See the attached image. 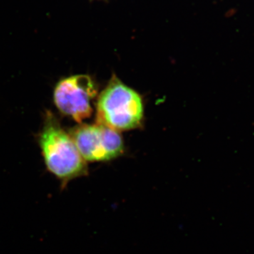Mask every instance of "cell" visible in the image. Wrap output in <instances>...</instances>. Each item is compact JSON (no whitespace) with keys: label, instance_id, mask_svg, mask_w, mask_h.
<instances>
[{"label":"cell","instance_id":"1","mask_svg":"<svg viewBox=\"0 0 254 254\" xmlns=\"http://www.w3.org/2000/svg\"><path fill=\"white\" fill-rule=\"evenodd\" d=\"M39 143L47 169L59 180L62 190L71 180L88 175L86 160L53 114L47 115Z\"/></svg>","mask_w":254,"mask_h":254},{"label":"cell","instance_id":"2","mask_svg":"<svg viewBox=\"0 0 254 254\" xmlns=\"http://www.w3.org/2000/svg\"><path fill=\"white\" fill-rule=\"evenodd\" d=\"M143 117L140 95L113 76L98 98L97 123L124 131L139 127Z\"/></svg>","mask_w":254,"mask_h":254},{"label":"cell","instance_id":"3","mask_svg":"<svg viewBox=\"0 0 254 254\" xmlns=\"http://www.w3.org/2000/svg\"><path fill=\"white\" fill-rule=\"evenodd\" d=\"M97 91L96 85L89 76L75 75L57 83L53 99L60 113L81 123L93 113L91 103Z\"/></svg>","mask_w":254,"mask_h":254},{"label":"cell","instance_id":"4","mask_svg":"<svg viewBox=\"0 0 254 254\" xmlns=\"http://www.w3.org/2000/svg\"><path fill=\"white\" fill-rule=\"evenodd\" d=\"M71 138L86 161H105L123 154L124 143L118 131L102 124L80 125Z\"/></svg>","mask_w":254,"mask_h":254}]
</instances>
